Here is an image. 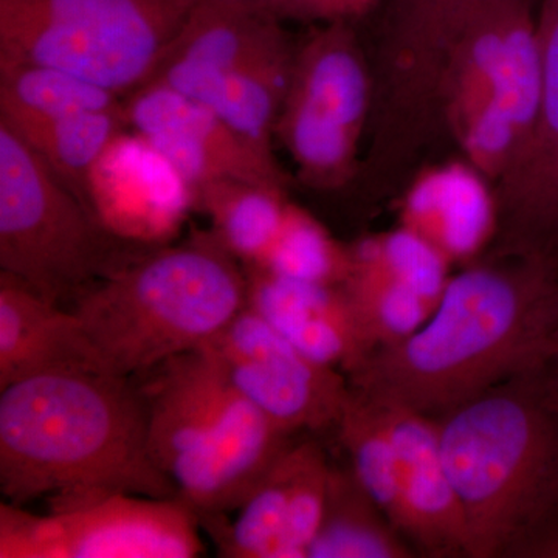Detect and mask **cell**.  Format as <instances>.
Instances as JSON below:
<instances>
[{"label":"cell","mask_w":558,"mask_h":558,"mask_svg":"<svg viewBox=\"0 0 558 558\" xmlns=\"http://www.w3.org/2000/svg\"><path fill=\"white\" fill-rule=\"evenodd\" d=\"M495 0H389L384 38L422 65L442 64L478 11Z\"/></svg>","instance_id":"cell-26"},{"label":"cell","mask_w":558,"mask_h":558,"mask_svg":"<svg viewBox=\"0 0 558 558\" xmlns=\"http://www.w3.org/2000/svg\"><path fill=\"white\" fill-rule=\"evenodd\" d=\"M121 106L123 100L112 92L65 70L0 62V120L16 132L72 113Z\"/></svg>","instance_id":"cell-22"},{"label":"cell","mask_w":558,"mask_h":558,"mask_svg":"<svg viewBox=\"0 0 558 558\" xmlns=\"http://www.w3.org/2000/svg\"><path fill=\"white\" fill-rule=\"evenodd\" d=\"M399 226L438 248L451 266L486 256L497 240L495 183L464 157L425 163L398 194Z\"/></svg>","instance_id":"cell-16"},{"label":"cell","mask_w":558,"mask_h":558,"mask_svg":"<svg viewBox=\"0 0 558 558\" xmlns=\"http://www.w3.org/2000/svg\"><path fill=\"white\" fill-rule=\"evenodd\" d=\"M284 21H333L323 0H222Z\"/></svg>","instance_id":"cell-31"},{"label":"cell","mask_w":558,"mask_h":558,"mask_svg":"<svg viewBox=\"0 0 558 558\" xmlns=\"http://www.w3.org/2000/svg\"><path fill=\"white\" fill-rule=\"evenodd\" d=\"M0 391V490L9 502L179 498L150 454L148 410L134 377L58 371Z\"/></svg>","instance_id":"cell-2"},{"label":"cell","mask_w":558,"mask_h":558,"mask_svg":"<svg viewBox=\"0 0 558 558\" xmlns=\"http://www.w3.org/2000/svg\"><path fill=\"white\" fill-rule=\"evenodd\" d=\"M196 0H0V62L50 65L121 100L156 76Z\"/></svg>","instance_id":"cell-7"},{"label":"cell","mask_w":558,"mask_h":558,"mask_svg":"<svg viewBox=\"0 0 558 558\" xmlns=\"http://www.w3.org/2000/svg\"><path fill=\"white\" fill-rule=\"evenodd\" d=\"M259 269L318 284H343L351 271V250L330 234L307 209L290 202L277 241Z\"/></svg>","instance_id":"cell-28"},{"label":"cell","mask_w":558,"mask_h":558,"mask_svg":"<svg viewBox=\"0 0 558 558\" xmlns=\"http://www.w3.org/2000/svg\"><path fill=\"white\" fill-rule=\"evenodd\" d=\"M550 379H553L554 385L558 388V357L556 365H554L553 373H550Z\"/></svg>","instance_id":"cell-33"},{"label":"cell","mask_w":558,"mask_h":558,"mask_svg":"<svg viewBox=\"0 0 558 558\" xmlns=\"http://www.w3.org/2000/svg\"><path fill=\"white\" fill-rule=\"evenodd\" d=\"M542 108L537 17L529 0H495L470 21L440 90L446 135L497 183L527 148Z\"/></svg>","instance_id":"cell-5"},{"label":"cell","mask_w":558,"mask_h":558,"mask_svg":"<svg viewBox=\"0 0 558 558\" xmlns=\"http://www.w3.org/2000/svg\"><path fill=\"white\" fill-rule=\"evenodd\" d=\"M84 205L120 240L160 247L178 238L194 194L148 140L126 128L92 168Z\"/></svg>","instance_id":"cell-14"},{"label":"cell","mask_w":558,"mask_h":558,"mask_svg":"<svg viewBox=\"0 0 558 558\" xmlns=\"http://www.w3.org/2000/svg\"><path fill=\"white\" fill-rule=\"evenodd\" d=\"M199 520L179 498L89 495L50 502L47 515L0 505V558H191Z\"/></svg>","instance_id":"cell-9"},{"label":"cell","mask_w":558,"mask_h":558,"mask_svg":"<svg viewBox=\"0 0 558 558\" xmlns=\"http://www.w3.org/2000/svg\"><path fill=\"white\" fill-rule=\"evenodd\" d=\"M126 128L130 126L123 105L117 109L72 113L17 134L84 204L92 168L113 137Z\"/></svg>","instance_id":"cell-23"},{"label":"cell","mask_w":558,"mask_h":558,"mask_svg":"<svg viewBox=\"0 0 558 558\" xmlns=\"http://www.w3.org/2000/svg\"><path fill=\"white\" fill-rule=\"evenodd\" d=\"M438 421L469 557H502L558 520V389L548 374L499 385Z\"/></svg>","instance_id":"cell-3"},{"label":"cell","mask_w":558,"mask_h":558,"mask_svg":"<svg viewBox=\"0 0 558 558\" xmlns=\"http://www.w3.org/2000/svg\"><path fill=\"white\" fill-rule=\"evenodd\" d=\"M333 21H349L362 16L376 0H323Z\"/></svg>","instance_id":"cell-32"},{"label":"cell","mask_w":558,"mask_h":558,"mask_svg":"<svg viewBox=\"0 0 558 558\" xmlns=\"http://www.w3.org/2000/svg\"><path fill=\"white\" fill-rule=\"evenodd\" d=\"M290 70H227L165 61L150 81H160L202 102L248 143L274 154L275 130L288 92Z\"/></svg>","instance_id":"cell-19"},{"label":"cell","mask_w":558,"mask_h":558,"mask_svg":"<svg viewBox=\"0 0 558 558\" xmlns=\"http://www.w3.org/2000/svg\"><path fill=\"white\" fill-rule=\"evenodd\" d=\"M205 348L231 387L290 435L339 424L349 380L303 354L247 304Z\"/></svg>","instance_id":"cell-10"},{"label":"cell","mask_w":558,"mask_h":558,"mask_svg":"<svg viewBox=\"0 0 558 558\" xmlns=\"http://www.w3.org/2000/svg\"><path fill=\"white\" fill-rule=\"evenodd\" d=\"M416 553L352 469L330 464L325 510L307 558H410Z\"/></svg>","instance_id":"cell-20"},{"label":"cell","mask_w":558,"mask_h":558,"mask_svg":"<svg viewBox=\"0 0 558 558\" xmlns=\"http://www.w3.org/2000/svg\"><path fill=\"white\" fill-rule=\"evenodd\" d=\"M374 351L413 336L439 303L371 271L351 269L341 284Z\"/></svg>","instance_id":"cell-29"},{"label":"cell","mask_w":558,"mask_h":558,"mask_svg":"<svg viewBox=\"0 0 558 558\" xmlns=\"http://www.w3.org/2000/svg\"><path fill=\"white\" fill-rule=\"evenodd\" d=\"M247 304L244 266L211 230L140 255L72 311L110 373L137 377L211 343Z\"/></svg>","instance_id":"cell-4"},{"label":"cell","mask_w":558,"mask_h":558,"mask_svg":"<svg viewBox=\"0 0 558 558\" xmlns=\"http://www.w3.org/2000/svg\"><path fill=\"white\" fill-rule=\"evenodd\" d=\"M336 428L339 429L341 446L347 450L349 468L384 509L389 520H395L398 501V449L384 407L351 387Z\"/></svg>","instance_id":"cell-25"},{"label":"cell","mask_w":558,"mask_h":558,"mask_svg":"<svg viewBox=\"0 0 558 558\" xmlns=\"http://www.w3.org/2000/svg\"><path fill=\"white\" fill-rule=\"evenodd\" d=\"M373 102V64L349 21L323 22L296 44L275 137L301 182L319 191L354 185Z\"/></svg>","instance_id":"cell-8"},{"label":"cell","mask_w":558,"mask_h":558,"mask_svg":"<svg viewBox=\"0 0 558 558\" xmlns=\"http://www.w3.org/2000/svg\"><path fill=\"white\" fill-rule=\"evenodd\" d=\"M73 369H108L78 315L0 274V389Z\"/></svg>","instance_id":"cell-18"},{"label":"cell","mask_w":558,"mask_h":558,"mask_svg":"<svg viewBox=\"0 0 558 558\" xmlns=\"http://www.w3.org/2000/svg\"><path fill=\"white\" fill-rule=\"evenodd\" d=\"M293 458L288 515L277 558H307L328 495L330 462L322 447L312 440L293 444Z\"/></svg>","instance_id":"cell-30"},{"label":"cell","mask_w":558,"mask_h":558,"mask_svg":"<svg viewBox=\"0 0 558 558\" xmlns=\"http://www.w3.org/2000/svg\"><path fill=\"white\" fill-rule=\"evenodd\" d=\"M557 357L558 275L490 253L451 275L424 326L376 349L349 385L439 418L499 385L553 373Z\"/></svg>","instance_id":"cell-1"},{"label":"cell","mask_w":558,"mask_h":558,"mask_svg":"<svg viewBox=\"0 0 558 558\" xmlns=\"http://www.w3.org/2000/svg\"><path fill=\"white\" fill-rule=\"evenodd\" d=\"M288 191L247 180H215L194 191V208L205 213L209 230L242 266H258L288 216Z\"/></svg>","instance_id":"cell-21"},{"label":"cell","mask_w":558,"mask_h":558,"mask_svg":"<svg viewBox=\"0 0 558 558\" xmlns=\"http://www.w3.org/2000/svg\"><path fill=\"white\" fill-rule=\"evenodd\" d=\"M293 464V444H290L289 449L236 509V519L231 523L226 517L202 521L201 526L207 527L218 543L220 556L277 558L288 515Z\"/></svg>","instance_id":"cell-24"},{"label":"cell","mask_w":558,"mask_h":558,"mask_svg":"<svg viewBox=\"0 0 558 558\" xmlns=\"http://www.w3.org/2000/svg\"><path fill=\"white\" fill-rule=\"evenodd\" d=\"M542 108L527 148L495 183L499 226L490 252L524 256L558 275V0L537 16Z\"/></svg>","instance_id":"cell-11"},{"label":"cell","mask_w":558,"mask_h":558,"mask_svg":"<svg viewBox=\"0 0 558 558\" xmlns=\"http://www.w3.org/2000/svg\"><path fill=\"white\" fill-rule=\"evenodd\" d=\"M128 126L138 132L196 191L215 180L236 179L289 190L288 172L231 130L213 110L160 81L124 98Z\"/></svg>","instance_id":"cell-12"},{"label":"cell","mask_w":558,"mask_h":558,"mask_svg":"<svg viewBox=\"0 0 558 558\" xmlns=\"http://www.w3.org/2000/svg\"><path fill=\"white\" fill-rule=\"evenodd\" d=\"M150 248L106 230L0 120V274L72 310L87 290Z\"/></svg>","instance_id":"cell-6"},{"label":"cell","mask_w":558,"mask_h":558,"mask_svg":"<svg viewBox=\"0 0 558 558\" xmlns=\"http://www.w3.org/2000/svg\"><path fill=\"white\" fill-rule=\"evenodd\" d=\"M351 250V269L371 271L409 286L439 303L451 278V263L438 248L405 227L366 234Z\"/></svg>","instance_id":"cell-27"},{"label":"cell","mask_w":558,"mask_h":558,"mask_svg":"<svg viewBox=\"0 0 558 558\" xmlns=\"http://www.w3.org/2000/svg\"><path fill=\"white\" fill-rule=\"evenodd\" d=\"M247 306L307 357L351 374L374 352L341 284H318L244 266Z\"/></svg>","instance_id":"cell-17"},{"label":"cell","mask_w":558,"mask_h":558,"mask_svg":"<svg viewBox=\"0 0 558 558\" xmlns=\"http://www.w3.org/2000/svg\"><path fill=\"white\" fill-rule=\"evenodd\" d=\"M145 376L138 385L148 410L150 454L180 501L196 512L207 488L226 376L205 347L168 359Z\"/></svg>","instance_id":"cell-13"},{"label":"cell","mask_w":558,"mask_h":558,"mask_svg":"<svg viewBox=\"0 0 558 558\" xmlns=\"http://www.w3.org/2000/svg\"><path fill=\"white\" fill-rule=\"evenodd\" d=\"M380 403L398 449L396 527L417 554L469 557L468 523L440 453L438 421L405 407Z\"/></svg>","instance_id":"cell-15"}]
</instances>
